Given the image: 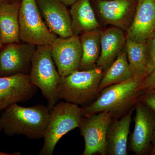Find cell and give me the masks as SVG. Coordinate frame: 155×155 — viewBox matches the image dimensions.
Wrapping results in <instances>:
<instances>
[{
    "label": "cell",
    "mask_w": 155,
    "mask_h": 155,
    "mask_svg": "<svg viewBox=\"0 0 155 155\" xmlns=\"http://www.w3.org/2000/svg\"><path fill=\"white\" fill-rule=\"evenodd\" d=\"M50 113L47 106L42 104L23 107L14 104L1 114L2 130L10 137L23 135L31 140L43 138Z\"/></svg>",
    "instance_id": "obj_1"
},
{
    "label": "cell",
    "mask_w": 155,
    "mask_h": 155,
    "mask_svg": "<svg viewBox=\"0 0 155 155\" xmlns=\"http://www.w3.org/2000/svg\"><path fill=\"white\" fill-rule=\"evenodd\" d=\"M142 82L137 78L132 77L121 83L103 89L90 104L82 108L83 117L103 112H110L114 118L119 119L135 106L140 92L137 91Z\"/></svg>",
    "instance_id": "obj_2"
},
{
    "label": "cell",
    "mask_w": 155,
    "mask_h": 155,
    "mask_svg": "<svg viewBox=\"0 0 155 155\" xmlns=\"http://www.w3.org/2000/svg\"><path fill=\"white\" fill-rule=\"evenodd\" d=\"M103 74L101 68L96 66L88 70H78L61 78L58 87L59 100L78 105L89 104L98 94Z\"/></svg>",
    "instance_id": "obj_3"
},
{
    "label": "cell",
    "mask_w": 155,
    "mask_h": 155,
    "mask_svg": "<svg viewBox=\"0 0 155 155\" xmlns=\"http://www.w3.org/2000/svg\"><path fill=\"white\" fill-rule=\"evenodd\" d=\"M82 108L68 102L58 103L50 111L44 135V144L38 155H52L61 138L79 127L82 119Z\"/></svg>",
    "instance_id": "obj_4"
},
{
    "label": "cell",
    "mask_w": 155,
    "mask_h": 155,
    "mask_svg": "<svg viewBox=\"0 0 155 155\" xmlns=\"http://www.w3.org/2000/svg\"><path fill=\"white\" fill-rule=\"evenodd\" d=\"M29 75L31 82L46 99L51 111L59 101L58 87L61 78L52 58L51 45L37 46Z\"/></svg>",
    "instance_id": "obj_5"
},
{
    "label": "cell",
    "mask_w": 155,
    "mask_h": 155,
    "mask_svg": "<svg viewBox=\"0 0 155 155\" xmlns=\"http://www.w3.org/2000/svg\"><path fill=\"white\" fill-rule=\"evenodd\" d=\"M21 41L38 46L51 45L58 36L43 19L35 0H21L19 11Z\"/></svg>",
    "instance_id": "obj_6"
},
{
    "label": "cell",
    "mask_w": 155,
    "mask_h": 155,
    "mask_svg": "<svg viewBox=\"0 0 155 155\" xmlns=\"http://www.w3.org/2000/svg\"><path fill=\"white\" fill-rule=\"evenodd\" d=\"M113 119L108 112L82 117L78 127L85 143L82 155H107V131Z\"/></svg>",
    "instance_id": "obj_7"
},
{
    "label": "cell",
    "mask_w": 155,
    "mask_h": 155,
    "mask_svg": "<svg viewBox=\"0 0 155 155\" xmlns=\"http://www.w3.org/2000/svg\"><path fill=\"white\" fill-rule=\"evenodd\" d=\"M4 45L0 49V76L29 75L37 46L25 42Z\"/></svg>",
    "instance_id": "obj_8"
},
{
    "label": "cell",
    "mask_w": 155,
    "mask_h": 155,
    "mask_svg": "<svg viewBox=\"0 0 155 155\" xmlns=\"http://www.w3.org/2000/svg\"><path fill=\"white\" fill-rule=\"evenodd\" d=\"M51 48L52 58L61 78L79 70L82 54L80 37H58Z\"/></svg>",
    "instance_id": "obj_9"
},
{
    "label": "cell",
    "mask_w": 155,
    "mask_h": 155,
    "mask_svg": "<svg viewBox=\"0 0 155 155\" xmlns=\"http://www.w3.org/2000/svg\"><path fill=\"white\" fill-rule=\"evenodd\" d=\"M134 108V127L130 135V147L136 154L142 155L151 145L155 131V113L139 100Z\"/></svg>",
    "instance_id": "obj_10"
},
{
    "label": "cell",
    "mask_w": 155,
    "mask_h": 155,
    "mask_svg": "<svg viewBox=\"0 0 155 155\" xmlns=\"http://www.w3.org/2000/svg\"><path fill=\"white\" fill-rule=\"evenodd\" d=\"M28 74L0 76V112L19 102H25L36 93Z\"/></svg>",
    "instance_id": "obj_11"
},
{
    "label": "cell",
    "mask_w": 155,
    "mask_h": 155,
    "mask_svg": "<svg viewBox=\"0 0 155 155\" xmlns=\"http://www.w3.org/2000/svg\"><path fill=\"white\" fill-rule=\"evenodd\" d=\"M45 23L58 37L73 36L70 12L61 0H35Z\"/></svg>",
    "instance_id": "obj_12"
},
{
    "label": "cell",
    "mask_w": 155,
    "mask_h": 155,
    "mask_svg": "<svg viewBox=\"0 0 155 155\" xmlns=\"http://www.w3.org/2000/svg\"><path fill=\"white\" fill-rule=\"evenodd\" d=\"M155 31V0H141L138 2L135 15L127 28L126 38L143 42Z\"/></svg>",
    "instance_id": "obj_13"
},
{
    "label": "cell",
    "mask_w": 155,
    "mask_h": 155,
    "mask_svg": "<svg viewBox=\"0 0 155 155\" xmlns=\"http://www.w3.org/2000/svg\"><path fill=\"white\" fill-rule=\"evenodd\" d=\"M134 108L120 119L114 118L107 134V155H127V140Z\"/></svg>",
    "instance_id": "obj_14"
},
{
    "label": "cell",
    "mask_w": 155,
    "mask_h": 155,
    "mask_svg": "<svg viewBox=\"0 0 155 155\" xmlns=\"http://www.w3.org/2000/svg\"><path fill=\"white\" fill-rule=\"evenodd\" d=\"M126 39L122 29L118 27H112L101 31V53L97 61V67L105 71L122 51Z\"/></svg>",
    "instance_id": "obj_15"
},
{
    "label": "cell",
    "mask_w": 155,
    "mask_h": 155,
    "mask_svg": "<svg viewBox=\"0 0 155 155\" xmlns=\"http://www.w3.org/2000/svg\"><path fill=\"white\" fill-rule=\"evenodd\" d=\"M98 9L106 23L127 29L132 16L133 0H100Z\"/></svg>",
    "instance_id": "obj_16"
},
{
    "label": "cell",
    "mask_w": 155,
    "mask_h": 155,
    "mask_svg": "<svg viewBox=\"0 0 155 155\" xmlns=\"http://www.w3.org/2000/svg\"><path fill=\"white\" fill-rule=\"evenodd\" d=\"M20 2L14 0L0 5V34L3 45L19 43L21 41L19 23Z\"/></svg>",
    "instance_id": "obj_17"
},
{
    "label": "cell",
    "mask_w": 155,
    "mask_h": 155,
    "mask_svg": "<svg viewBox=\"0 0 155 155\" xmlns=\"http://www.w3.org/2000/svg\"><path fill=\"white\" fill-rule=\"evenodd\" d=\"M69 12L73 35L79 36L84 32L99 29L90 0H76L71 5Z\"/></svg>",
    "instance_id": "obj_18"
},
{
    "label": "cell",
    "mask_w": 155,
    "mask_h": 155,
    "mask_svg": "<svg viewBox=\"0 0 155 155\" xmlns=\"http://www.w3.org/2000/svg\"><path fill=\"white\" fill-rule=\"evenodd\" d=\"M99 29L87 31L80 36L82 54L79 70H86L96 67L101 53Z\"/></svg>",
    "instance_id": "obj_19"
},
{
    "label": "cell",
    "mask_w": 155,
    "mask_h": 155,
    "mask_svg": "<svg viewBox=\"0 0 155 155\" xmlns=\"http://www.w3.org/2000/svg\"><path fill=\"white\" fill-rule=\"evenodd\" d=\"M125 49L132 76L142 81L146 77L147 64L145 42H137L126 38Z\"/></svg>",
    "instance_id": "obj_20"
},
{
    "label": "cell",
    "mask_w": 155,
    "mask_h": 155,
    "mask_svg": "<svg viewBox=\"0 0 155 155\" xmlns=\"http://www.w3.org/2000/svg\"><path fill=\"white\" fill-rule=\"evenodd\" d=\"M132 77L127 54L125 51H122L103 74L99 87L98 93L103 89L123 82Z\"/></svg>",
    "instance_id": "obj_21"
},
{
    "label": "cell",
    "mask_w": 155,
    "mask_h": 155,
    "mask_svg": "<svg viewBox=\"0 0 155 155\" xmlns=\"http://www.w3.org/2000/svg\"><path fill=\"white\" fill-rule=\"evenodd\" d=\"M150 38V40L148 44L146 45L147 56L146 77L149 75L155 68V32Z\"/></svg>",
    "instance_id": "obj_22"
},
{
    "label": "cell",
    "mask_w": 155,
    "mask_h": 155,
    "mask_svg": "<svg viewBox=\"0 0 155 155\" xmlns=\"http://www.w3.org/2000/svg\"><path fill=\"white\" fill-rule=\"evenodd\" d=\"M141 92L143 94L139 97L138 100L155 113V87L146 90Z\"/></svg>",
    "instance_id": "obj_23"
},
{
    "label": "cell",
    "mask_w": 155,
    "mask_h": 155,
    "mask_svg": "<svg viewBox=\"0 0 155 155\" xmlns=\"http://www.w3.org/2000/svg\"><path fill=\"white\" fill-rule=\"evenodd\" d=\"M155 87V68L152 72L142 81L137 88V91L141 92L146 90Z\"/></svg>",
    "instance_id": "obj_24"
},
{
    "label": "cell",
    "mask_w": 155,
    "mask_h": 155,
    "mask_svg": "<svg viewBox=\"0 0 155 155\" xmlns=\"http://www.w3.org/2000/svg\"><path fill=\"white\" fill-rule=\"evenodd\" d=\"M151 146V147L150 154L151 155H155V131Z\"/></svg>",
    "instance_id": "obj_25"
},
{
    "label": "cell",
    "mask_w": 155,
    "mask_h": 155,
    "mask_svg": "<svg viewBox=\"0 0 155 155\" xmlns=\"http://www.w3.org/2000/svg\"><path fill=\"white\" fill-rule=\"evenodd\" d=\"M66 6H71L76 0H61Z\"/></svg>",
    "instance_id": "obj_26"
},
{
    "label": "cell",
    "mask_w": 155,
    "mask_h": 155,
    "mask_svg": "<svg viewBox=\"0 0 155 155\" xmlns=\"http://www.w3.org/2000/svg\"><path fill=\"white\" fill-rule=\"evenodd\" d=\"M20 153L18 152L12 153H4L0 151V155H20Z\"/></svg>",
    "instance_id": "obj_27"
},
{
    "label": "cell",
    "mask_w": 155,
    "mask_h": 155,
    "mask_svg": "<svg viewBox=\"0 0 155 155\" xmlns=\"http://www.w3.org/2000/svg\"><path fill=\"white\" fill-rule=\"evenodd\" d=\"M14 1V0H0V5L2 4L3 3L6 2H11V1Z\"/></svg>",
    "instance_id": "obj_28"
},
{
    "label": "cell",
    "mask_w": 155,
    "mask_h": 155,
    "mask_svg": "<svg viewBox=\"0 0 155 155\" xmlns=\"http://www.w3.org/2000/svg\"><path fill=\"white\" fill-rule=\"evenodd\" d=\"M3 46L2 42V39H1V34H0V49Z\"/></svg>",
    "instance_id": "obj_29"
},
{
    "label": "cell",
    "mask_w": 155,
    "mask_h": 155,
    "mask_svg": "<svg viewBox=\"0 0 155 155\" xmlns=\"http://www.w3.org/2000/svg\"><path fill=\"white\" fill-rule=\"evenodd\" d=\"M2 128H1V124H0V132L2 131Z\"/></svg>",
    "instance_id": "obj_30"
},
{
    "label": "cell",
    "mask_w": 155,
    "mask_h": 155,
    "mask_svg": "<svg viewBox=\"0 0 155 155\" xmlns=\"http://www.w3.org/2000/svg\"><path fill=\"white\" fill-rule=\"evenodd\" d=\"M140 1H141V0H138V2H140Z\"/></svg>",
    "instance_id": "obj_31"
}]
</instances>
